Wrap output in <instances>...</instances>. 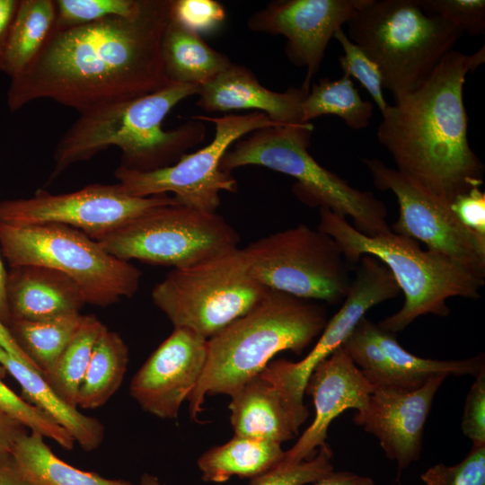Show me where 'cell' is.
<instances>
[{
	"label": "cell",
	"instance_id": "5b68a950",
	"mask_svg": "<svg viewBox=\"0 0 485 485\" xmlns=\"http://www.w3.org/2000/svg\"><path fill=\"white\" fill-rule=\"evenodd\" d=\"M317 228L334 239L348 265H357L363 255H372L392 274L404 302L400 310L377 323L384 331L395 334L426 314L445 317L451 297H481L484 278L440 252L422 250L411 238L392 232L367 236L347 218L325 208H320Z\"/></svg>",
	"mask_w": 485,
	"mask_h": 485
},
{
	"label": "cell",
	"instance_id": "74e56055",
	"mask_svg": "<svg viewBox=\"0 0 485 485\" xmlns=\"http://www.w3.org/2000/svg\"><path fill=\"white\" fill-rule=\"evenodd\" d=\"M420 478L425 485H485V446L472 447L463 461L454 465L436 463Z\"/></svg>",
	"mask_w": 485,
	"mask_h": 485
},
{
	"label": "cell",
	"instance_id": "7402d4cb",
	"mask_svg": "<svg viewBox=\"0 0 485 485\" xmlns=\"http://www.w3.org/2000/svg\"><path fill=\"white\" fill-rule=\"evenodd\" d=\"M6 298L10 322L76 314L86 304L80 287L71 278L36 265L10 267Z\"/></svg>",
	"mask_w": 485,
	"mask_h": 485
},
{
	"label": "cell",
	"instance_id": "e0dca14e",
	"mask_svg": "<svg viewBox=\"0 0 485 485\" xmlns=\"http://www.w3.org/2000/svg\"><path fill=\"white\" fill-rule=\"evenodd\" d=\"M207 341L191 330L174 328L130 382V396L142 410L160 419L178 417L203 373Z\"/></svg>",
	"mask_w": 485,
	"mask_h": 485
},
{
	"label": "cell",
	"instance_id": "1f68e13d",
	"mask_svg": "<svg viewBox=\"0 0 485 485\" xmlns=\"http://www.w3.org/2000/svg\"><path fill=\"white\" fill-rule=\"evenodd\" d=\"M82 319L83 314L76 313L42 321L13 320L7 328L43 376L53 369Z\"/></svg>",
	"mask_w": 485,
	"mask_h": 485
},
{
	"label": "cell",
	"instance_id": "f1b7e54d",
	"mask_svg": "<svg viewBox=\"0 0 485 485\" xmlns=\"http://www.w3.org/2000/svg\"><path fill=\"white\" fill-rule=\"evenodd\" d=\"M128 364V348L121 336L108 329L98 340L80 385L77 407L104 405L119 389Z\"/></svg>",
	"mask_w": 485,
	"mask_h": 485
},
{
	"label": "cell",
	"instance_id": "b9f144b4",
	"mask_svg": "<svg viewBox=\"0 0 485 485\" xmlns=\"http://www.w3.org/2000/svg\"><path fill=\"white\" fill-rule=\"evenodd\" d=\"M28 431L22 422L0 409V454H12L18 440Z\"/></svg>",
	"mask_w": 485,
	"mask_h": 485
},
{
	"label": "cell",
	"instance_id": "d6a6232c",
	"mask_svg": "<svg viewBox=\"0 0 485 485\" xmlns=\"http://www.w3.org/2000/svg\"><path fill=\"white\" fill-rule=\"evenodd\" d=\"M54 29H65L108 17H129L141 9L143 0H54Z\"/></svg>",
	"mask_w": 485,
	"mask_h": 485
},
{
	"label": "cell",
	"instance_id": "4316f807",
	"mask_svg": "<svg viewBox=\"0 0 485 485\" xmlns=\"http://www.w3.org/2000/svg\"><path fill=\"white\" fill-rule=\"evenodd\" d=\"M54 0H20L4 45L0 69L11 79L32 62L51 32Z\"/></svg>",
	"mask_w": 485,
	"mask_h": 485
},
{
	"label": "cell",
	"instance_id": "ba28073f",
	"mask_svg": "<svg viewBox=\"0 0 485 485\" xmlns=\"http://www.w3.org/2000/svg\"><path fill=\"white\" fill-rule=\"evenodd\" d=\"M0 251L10 267L43 266L66 274L78 285L86 304L100 307L132 297L142 276L84 233L60 224L0 222Z\"/></svg>",
	"mask_w": 485,
	"mask_h": 485
},
{
	"label": "cell",
	"instance_id": "7bdbcfd3",
	"mask_svg": "<svg viewBox=\"0 0 485 485\" xmlns=\"http://www.w3.org/2000/svg\"><path fill=\"white\" fill-rule=\"evenodd\" d=\"M0 485H34L22 472L11 454H0Z\"/></svg>",
	"mask_w": 485,
	"mask_h": 485
},
{
	"label": "cell",
	"instance_id": "52a82bcc",
	"mask_svg": "<svg viewBox=\"0 0 485 485\" xmlns=\"http://www.w3.org/2000/svg\"><path fill=\"white\" fill-rule=\"evenodd\" d=\"M347 25V36L377 65L394 101L419 88L463 35L418 0H368Z\"/></svg>",
	"mask_w": 485,
	"mask_h": 485
},
{
	"label": "cell",
	"instance_id": "7c38bea8",
	"mask_svg": "<svg viewBox=\"0 0 485 485\" xmlns=\"http://www.w3.org/2000/svg\"><path fill=\"white\" fill-rule=\"evenodd\" d=\"M192 119L215 125L212 141L182 155L174 164L155 171L136 172L119 166L114 175L126 193L146 198L172 192L180 205L216 213L221 203L220 193L237 191V181L232 172L221 169L224 154L251 132L277 125L259 111L223 117L198 115Z\"/></svg>",
	"mask_w": 485,
	"mask_h": 485
},
{
	"label": "cell",
	"instance_id": "8d00e7d4",
	"mask_svg": "<svg viewBox=\"0 0 485 485\" xmlns=\"http://www.w3.org/2000/svg\"><path fill=\"white\" fill-rule=\"evenodd\" d=\"M428 14L439 16L462 32L479 36L485 32L484 0H418Z\"/></svg>",
	"mask_w": 485,
	"mask_h": 485
},
{
	"label": "cell",
	"instance_id": "bcb514c9",
	"mask_svg": "<svg viewBox=\"0 0 485 485\" xmlns=\"http://www.w3.org/2000/svg\"><path fill=\"white\" fill-rule=\"evenodd\" d=\"M19 3L20 0H0V66L4 45Z\"/></svg>",
	"mask_w": 485,
	"mask_h": 485
},
{
	"label": "cell",
	"instance_id": "2e32d148",
	"mask_svg": "<svg viewBox=\"0 0 485 485\" xmlns=\"http://www.w3.org/2000/svg\"><path fill=\"white\" fill-rule=\"evenodd\" d=\"M368 0H276L253 13L247 27L254 32L287 39L285 54L296 66L305 67L302 85L310 89L329 41Z\"/></svg>",
	"mask_w": 485,
	"mask_h": 485
},
{
	"label": "cell",
	"instance_id": "ab89813d",
	"mask_svg": "<svg viewBox=\"0 0 485 485\" xmlns=\"http://www.w3.org/2000/svg\"><path fill=\"white\" fill-rule=\"evenodd\" d=\"M466 396L462 431L472 447L485 446V369L474 377Z\"/></svg>",
	"mask_w": 485,
	"mask_h": 485
},
{
	"label": "cell",
	"instance_id": "c3c4849f",
	"mask_svg": "<svg viewBox=\"0 0 485 485\" xmlns=\"http://www.w3.org/2000/svg\"><path fill=\"white\" fill-rule=\"evenodd\" d=\"M138 485H165L162 483L157 477L149 474L144 473L141 478Z\"/></svg>",
	"mask_w": 485,
	"mask_h": 485
},
{
	"label": "cell",
	"instance_id": "4fadbf2b",
	"mask_svg": "<svg viewBox=\"0 0 485 485\" xmlns=\"http://www.w3.org/2000/svg\"><path fill=\"white\" fill-rule=\"evenodd\" d=\"M174 203L178 202L168 194L134 197L118 182L93 183L68 193L39 190L31 198L0 201V222L12 225L60 224L99 241L145 212Z\"/></svg>",
	"mask_w": 485,
	"mask_h": 485
},
{
	"label": "cell",
	"instance_id": "7a4b0ae2",
	"mask_svg": "<svg viewBox=\"0 0 485 485\" xmlns=\"http://www.w3.org/2000/svg\"><path fill=\"white\" fill-rule=\"evenodd\" d=\"M484 62L485 46L470 55L449 51L419 88L387 107L377 128L396 169L449 205L483 184L484 164L468 140L463 85Z\"/></svg>",
	"mask_w": 485,
	"mask_h": 485
},
{
	"label": "cell",
	"instance_id": "d6986e66",
	"mask_svg": "<svg viewBox=\"0 0 485 485\" xmlns=\"http://www.w3.org/2000/svg\"><path fill=\"white\" fill-rule=\"evenodd\" d=\"M375 387L340 347L312 371L304 393L312 396L315 415L279 463L290 466L313 457L326 443L330 425L345 410H361Z\"/></svg>",
	"mask_w": 485,
	"mask_h": 485
},
{
	"label": "cell",
	"instance_id": "f35d334b",
	"mask_svg": "<svg viewBox=\"0 0 485 485\" xmlns=\"http://www.w3.org/2000/svg\"><path fill=\"white\" fill-rule=\"evenodd\" d=\"M172 17L201 35L218 29L226 18V12L216 0H172Z\"/></svg>",
	"mask_w": 485,
	"mask_h": 485
},
{
	"label": "cell",
	"instance_id": "f6af8a7d",
	"mask_svg": "<svg viewBox=\"0 0 485 485\" xmlns=\"http://www.w3.org/2000/svg\"><path fill=\"white\" fill-rule=\"evenodd\" d=\"M0 347L4 348L7 353L13 356L14 358L24 364L25 366L40 372V370L35 365V363L26 355V353L20 348L13 335L11 334L7 326H5L0 320Z\"/></svg>",
	"mask_w": 485,
	"mask_h": 485
},
{
	"label": "cell",
	"instance_id": "ffe728a7",
	"mask_svg": "<svg viewBox=\"0 0 485 485\" xmlns=\"http://www.w3.org/2000/svg\"><path fill=\"white\" fill-rule=\"evenodd\" d=\"M309 88L290 87L278 93L263 86L248 67L233 63L199 87L196 104L207 111L252 110L277 125H300L302 103Z\"/></svg>",
	"mask_w": 485,
	"mask_h": 485
},
{
	"label": "cell",
	"instance_id": "ac0fdd59",
	"mask_svg": "<svg viewBox=\"0 0 485 485\" xmlns=\"http://www.w3.org/2000/svg\"><path fill=\"white\" fill-rule=\"evenodd\" d=\"M436 376L416 389L376 387L353 421L374 435L401 472L419 459L424 428L436 392L446 379ZM397 479V481H398Z\"/></svg>",
	"mask_w": 485,
	"mask_h": 485
},
{
	"label": "cell",
	"instance_id": "ee69618b",
	"mask_svg": "<svg viewBox=\"0 0 485 485\" xmlns=\"http://www.w3.org/2000/svg\"><path fill=\"white\" fill-rule=\"evenodd\" d=\"M313 483V485H375L370 477L345 471H332Z\"/></svg>",
	"mask_w": 485,
	"mask_h": 485
},
{
	"label": "cell",
	"instance_id": "8fae6325",
	"mask_svg": "<svg viewBox=\"0 0 485 485\" xmlns=\"http://www.w3.org/2000/svg\"><path fill=\"white\" fill-rule=\"evenodd\" d=\"M242 249L251 275L269 289L336 304L349 288L348 262L334 239L318 228L301 224Z\"/></svg>",
	"mask_w": 485,
	"mask_h": 485
},
{
	"label": "cell",
	"instance_id": "277c9868",
	"mask_svg": "<svg viewBox=\"0 0 485 485\" xmlns=\"http://www.w3.org/2000/svg\"><path fill=\"white\" fill-rule=\"evenodd\" d=\"M327 322L324 304L269 289L249 312L207 340L203 373L188 398L191 419L200 423L207 395L232 396L276 354L300 355Z\"/></svg>",
	"mask_w": 485,
	"mask_h": 485
},
{
	"label": "cell",
	"instance_id": "d4e9b609",
	"mask_svg": "<svg viewBox=\"0 0 485 485\" xmlns=\"http://www.w3.org/2000/svg\"><path fill=\"white\" fill-rule=\"evenodd\" d=\"M284 457L279 443L234 435L228 442L206 451L197 464L204 481L224 483L233 476L258 477L278 466Z\"/></svg>",
	"mask_w": 485,
	"mask_h": 485
},
{
	"label": "cell",
	"instance_id": "603a6c76",
	"mask_svg": "<svg viewBox=\"0 0 485 485\" xmlns=\"http://www.w3.org/2000/svg\"><path fill=\"white\" fill-rule=\"evenodd\" d=\"M0 366L19 384L25 401L67 431L85 452L97 449L104 439L102 423L66 403L42 375L25 366L0 347Z\"/></svg>",
	"mask_w": 485,
	"mask_h": 485
},
{
	"label": "cell",
	"instance_id": "836d02e7",
	"mask_svg": "<svg viewBox=\"0 0 485 485\" xmlns=\"http://www.w3.org/2000/svg\"><path fill=\"white\" fill-rule=\"evenodd\" d=\"M0 409L22 422L30 431H34L57 443L66 450H72L74 438L63 428L35 406L16 394L0 375Z\"/></svg>",
	"mask_w": 485,
	"mask_h": 485
},
{
	"label": "cell",
	"instance_id": "9c48e42d",
	"mask_svg": "<svg viewBox=\"0 0 485 485\" xmlns=\"http://www.w3.org/2000/svg\"><path fill=\"white\" fill-rule=\"evenodd\" d=\"M269 288L251 275L242 248L191 267L173 269L152 290V300L174 328L208 340L244 315Z\"/></svg>",
	"mask_w": 485,
	"mask_h": 485
},
{
	"label": "cell",
	"instance_id": "7dc6e473",
	"mask_svg": "<svg viewBox=\"0 0 485 485\" xmlns=\"http://www.w3.org/2000/svg\"><path fill=\"white\" fill-rule=\"evenodd\" d=\"M7 272L4 269L0 251V320L5 326L10 323V314L6 298Z\"/></svg>",
	"mask_w": 485,
	"mask_h": 485
},
{
	"label": "cell",
	"instance_id": "83f0119b",
	"mask_svg": "<svg viewBox=\"0 0 485 485\" xmlns=\"http://www.w3.org/2000/svg\"><path fill=\"white\" fill-rule=\"evenodd\" d=\"M44 438L37 432L28 431L12 452L22 472L34 485H137L124 480L107 479L66 463L52 452Z\"/></svg>",
	"mask_w": 485,
	"mask_h": 485
},
{
	"label": "cell",
	"instance_id": "d590c367",
	"mask_svg": "<svg viewBox=\"0 0 485 485\" xmlns=\"http://www.w3.org/2000/svg\"><path fill=\"white\" fill-rule=\"evenodd\" d=\"M333 453L324 443L310 459L299 463L283 466L278 464L270 471L251 480L249 485H304L313 483L334 471Z\"/></svg>",
	"mask_w": 485,
	"mask_h": 485
},
{
	"label": "cell",
	"instance_id": "cb8c5ba5",
	"mask_svg": "<svg viewBox=\"0 0 485 485\" xmlns=\"http://www.w3.org/2000/svg\"><path fill=\"white\" fill-rule=\"evenodd\" d=\"M162 59L169 83L201 86L227 68L229 57L211 48L200 34L171 16L161 44Z\"/></svg>",
	"mask_w": 485,
	"mask_h": 485
},
{
	"label": "cell",
	"instance_id": "5bb4252c",
	"mask_svg": "<svg viewBox=\"0 0 485 485\" xmlns=\"http://www.w3.org/2000/svg\"><path fill=\"white\" fill-rule=\"evenodd\" d=\"M362 161L375 188L397 198L399 216L390 226L392 233L422 242L485 279V239L464 226L449 204L379 159Z\"/></svg>",
	"mask_w": 485,
	"mask_h": 485
},
{
	"label": "cell",
	"instance_id": "e575fe53",
	"mask_svg": "<svg viewBox=\"0 0 485 485\" xmlns=\"http://www.w3.org/2000/svg\"><path fill=\"white\" fill-rule=\"evenodd\" d=\"M333 38L343 50V55L339 57L343 74L356 78L362 84L383 114L389 104L384 96L383 77L377 65L348 39L342 28L335 32Z\"/></svg>",
	"mask_w": 485,
	"mask_h": 485
},
{
	"label": "cell",
	"instance_id": "6da1fadb",
	"mask_svg": "<svg viewBox=\"0 0 485 485\" xmlns=\"http://www.w3.org/2000/svg\"><path fill=\"white\" fill-rule=\"evenodd\" d=\"M172 0H143L129 17L52 29L29 66L11 79V112L42 99L80 113L138 98L167 84L162 39Z\"/></svg>",
	"mask_w": 485,
	"mask_h": 485
},
{
	"label": "cell",
	"instance_id": "60d3db41",
	"mask_svg": "<svg viewBox=\"0 0 485 485\" xmlns=\"http://www.w3.org/2000/svg\"><path fill=\"white\" fill-rule=\"evenodd\" d=\"M450 207L464 226L485 239V192L481 188L456 197Z\"/></svg>",
	"mask_w": 485,
	"mask_h": 485
},
{
	"label": "cell",
	"instance_id": "484cf974",
	"mask_svg": "<svg viewBox=\"0 0 485 485\" xmlns=\"http://www.w3.org/2000/svg\"><path fill=\"white\" fill-rule=\"evenodd\" d=\"M372 334L384 352L390 376V387L419 388L436 376L472 375L476 377L485 369L483 353L456 360H438L418 357L397 341L395 334L381 329L372 322Z\"/></svg>",
	"mask_w": 485,
	"mask_h": 485
},
{
	"label": "cell",
	"instance_id": "9a60e30c",
	"mask_svg": "<svg viewBox=\"0 0 485 485\" xmlns=\"http://www.w3.org/2000/svg\"><path fill=\"white\" fill-rule=\"evenodd\" d=\"M400 287L389 269L377 258L363 255L339 311L327 322L314 347L298 362L270 361L262 372L286 394L302 414L309 411L304 403V388L313 368L341 346L359 321L374 306L393 299Z\"/></svg>",
	"mask_w": 485,
	"mask_h": 485
},
{
	"label": "cell",
	"instance_id": "3957f363",
	"mask_svg": "<svg viewBox=\"0 0 485 485\" xmlns=\"http://www.w3.org/2000/svg\"><path fill=\"white\" fill-rule=\"evenodd\" d=\"M199 87L172 84L132 100L109 103L80 113L58 140L48 182L71 165L87 161L110 146L121 150L119 166L151 172L174 164L206 137V125L192 119L165 130L163 121Z\"/></svg>",
	"mask_w": 485,
	"mask_h": 485
},
{
	"label": "cell",
	"instance_id": "30bf717a",
	"mask_svg": "<svg viewBox=\"0 0 485 485\" xmlns=\"http://www.w3.org/2000/svg\"><path fill=\"white\" fill-rule=\"evenodd\" d=\"M97 242L126 261L183 269L238 248L240 236L216 212L174 203L154 207Z\"/></svg>",
	"mask_w": 485,
	"mask_h": 485
},
{
	"label": "cell",
	"instance_id": "f546056e",
	"mask_svg": "<svg viewBox=\"0 0 485 485\" xmlns=\"http://www.w3.org/2000/svg\"><path fill=\"white\" fill-rule=\"evenodd\" d=\"M373 111V103L363 100L351 77L343 74L337 80L322 78L312 85L302 103V123L335 115L348 128L358 130L369 125Z\"/></svg>",
	"mask_w": 485,
	"mask_h": 485
},
{
	"label": "cell",
	"instance_id": "8992f818",
	"mask_svg": "<svg viewBox=\"0 0 485 485\" xmlns=\"http://www.w3.org/2000/svg\"><path fill=\"white\" fill-rule=\"evenodd\" d=\"M313 123L274 125L256 129L236 141L224 154L221 169L258 165L296 180L294 194L305 205L350 217L367 236L391 233L387 208L371 191L357 190L322 166L308 152Z\"/></svg>",
	"mask_w": 485,
	"mask_h": 485
},
{
	"label": "cell",
	"instance_id": "44dd1931",
	"mask_svg": "<svg viewBox=\"0 0 485 485\" xmlns=\"http://www.w3.org/2000/svg\"><path fill=\"white\" fill-rule=\"evenodd\" d=\"M230 397L235 436L282 444L295 437L307 419L262 371Z\"/></svg>",
	"mask_w": 485,
	"mask_h": 485
},
{
	"label": "cell",
	"instance_id": "4dcf8cb0",
	"mask_svg": "<svg viewBox=\"0 0 485 485\" xmlns=\"http://www.w3.org/2000/svg\"><path fill=\"white\" fill-rule=\"evenodd\" d=\"M108 328L95 315H83L82 322L61 353L53 369L43 375L48 385L66 403L77 408V396L94 347Z\"/></svg>",
	"mask_w": 485,
	"mask_h": 485
}]
</instances>
